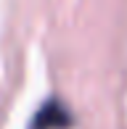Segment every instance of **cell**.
<instances>
[{"label": "cell", "instance_id": "6da1fadb", "mask_svg": "<svg viewBox=\"0 0 127 129\" xmlns=\"http://www.w3.org/2000/svg\"><path fill=\"white\" fill-rule=\"evenodd\" d=\"M66 126H72V111L58 98H50L48 103L40 105V111L34 113L29 124V129H66Z\"/></svg>", "mask_w": 127, "mask_h": 129}]
</instances>
